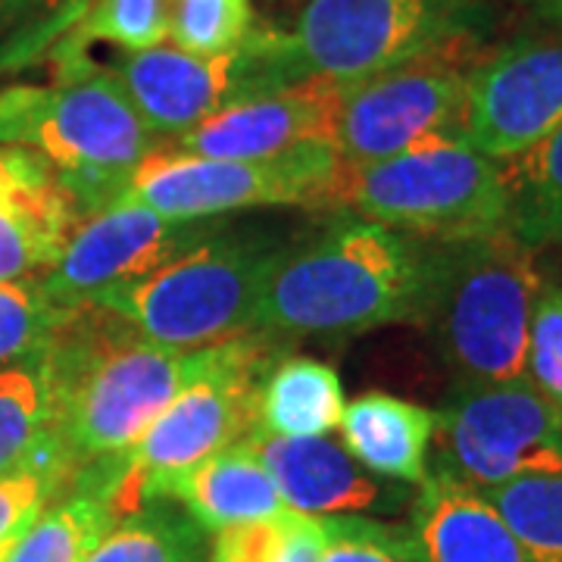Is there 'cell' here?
Segmentation results:
<instances>
[{"label": "cell", "mask_w": 562, "mask_h": 562, "mask_svg": "<svg viewBox=\"0 0 562 562\" xmlns=\"http://www.w3.org/2000/svg\"><path fill=\"white\" fill-rule=\"evenodd\" d=\"M232 344L235 338L176 350L140 338L101 306L69 310L44 344V360L54 384L57 438L72 472L132 450L184 387L228 360Z\"/></svg>", "instance_id": "6da1fadb"}, {"label": "cell", "mask_w": 562, "mask_h": 562, "mask_svg": "<svg viewBox=\"0 0 562 562\" xmlns=\"http://www.w3.org/2000/svg\"><path fill=\"white\" fill-rule=\"evenodd\" d=\"M422 281L425 241L341 213L288 247L262 291L254 331L291 341L413 322Z\"/></svg>", "instance_id": "7a4b0ae2"}, {"label": "cell", "mask_w": 562, "mask_h": 562, "mask_svg": "<svg viewBox=\"0 0 562 562\" xmlns=\"http://www.w3.org/2000/svg\"><path fill=\"white\" fill-rule=\"evenodd\" d=\"M541 288L535 250L509 232L425 241L419 325L457 384L525 379L528 322Z\"/></svg>", "instance_id": "3957f363"}, {"label": "cell", "mask_w": 562, "mask_h": 562, "mask_svg": "<svg viewBox=\"0 0 562 562\" xmlns=\"http://www.w3.org/2000/svg\"><path fill=\"white\" fill-rule=\"evenodd\" d=\"M297 232L272 222H222L198 247L88 306L128 322L140 338L201 350L254 331L262 291Z\"/></svg>", "instance_id": "277c9868"}, {"label": "cell", "mask_w": 562, "mask_h": 562, "mask_svg": "<svg viewBox=\"0 0 562 562\" xmlns=\"http://www.w3.org/2000/svg\"><path fill=\"white\" fill-rule=\"evenodd\" d=\"M0 144L50 162L85 216L120 201L132 172L160 150L110 69L0 88Z\"/></svg>", "instance_id": "5b68a950"}, {"label": "cell", "mask_w": 562, "mask_h": 562, "mask_svg": "<svg viewBox=\"0 0 562 562\" xmlns=\"http://www.w3.org/2000/svg\"><path fill=\"white\" fill-rule=\"evenodd\" d=\"M338 210L379 222L419 241H462L506 232L501 162L462 135H443L391 160L341 166L313 210Z\"/></svg>", "instance_id": "8992f818"}, {"label": "cell", "mask_w": 562, "mask_h": 562, "mask_svg": "<svg viewBox=\"0 0 562 562\" xmlns=\"http://www.w3.org/2000/svg\"><path fill=\"white\" fill-rule=\"evenodd\" d=\"M281 338L247 331L235 338L228 360L203 382L184 387L162 409L132 450L113 460L91 462L72 475L110 497L122 513L150 501L157 484L228 450L257 428L260 391L269 369L281 360Z\"/></svg>", "instance_id": "52a82bcc"}, {"label": "cell", "mask_w": 562, "mask_h": 562, "mask_svg": "<svg viewBox=\"0 0 562 562\" xmlns=\"http://www.w3.org/2000/svg\"><path fill=\"white\" fill-rule=\"evenodd\" d=\"M487 0H303L288 44L303 79L353 85L450 47H479Z\"/></svg>", "instance_id": "ba28073f"}, {"label": "cell", "mask_w": 562, "mask_h": 562, "mask_svg": "<svg viewBox=\"0 0 562 562\" xmlns=\"http://www.w3.org/2000/svg\"><path fill=\"white\" fill-rule=\"evenodd\" d=\"M116 76L144 125L157 138H179L203 120L241 101H254L303 81L288 32L254 25V32L228 54L198 57L172 44L120 54Z\"/></svg>", "instance_id": "9c48e42d"}, {"label": "cell", "mask_w": 562, "mask_h": 562, "mask_svg": "<svg viewBox=\"0 0 562 562\" xmlns=\"http://www.w3.org/2000/svg\"><path fill=\"white\" fill-rule=\"evenodd\" d=\"M338 169L335 147L310 144L266 160H213L154 150L116 203H140L169 220H220L241 210L313 206Z\"/></svg>", "instance_id": "30bf717a"}, {"label": "cell", "mask_w": 562, "mask_h": 562, "mask_svg": "<svg viewBox=\"0 0 562 562\" xmlns=\"http://www.w3.org/2000/svg\"><path fill=\"white\" fill-rule=\"evenodd\" d=\"M438 462L479 491L562 475V413L535 384H453L438 409Z\"/></svg>", "instance_id": "8fae6325"}, {"label": "cell", "mask_w": 562, "mask_h": 562, "mask_svg": "<svg viewBox=\"0 0 562 562\" xmlns=\"http://www.w3.org/2000/svg\"><path fill=\"white\" fill-rule=\"evenodd\" d=\"M475 47H450L372 79L353 81L335 128L341 166H369L443 135H460Z\"/></svg>", "instance_id": "7c38bea8"}, {"label": "cell", "mask_w": 562, "mask_h": 562, "mask_svg": "<svg viewBox=\"0 0 562 562\" xmlns=\"http://www.w3.org/2000/svg\"><path fill=\"white\" fill-rule=\"evenodd\" d=\"M562 122V35L525 29L472 63L460 135L494 162L513 160Z\"/></svg>", "instance_id": "4fadbf2b"}, {"label": "cell", "mask_w": 562, "mask_h": 562, "mask_svg": "<svg viewBox=\"0 0 562 562\" xmlns=\"http://www.w3.org/2000/svg\"><path fill=\"white\" fill-rule=\"evenodd\" d=\"M220 220H169L140 203H113L79 222L57 262L38 276L60 310L88 306L103 291L162 269L220 228Z\"/></svg>", "instance_id": "5bb4252c"}, {"label": "cell", "mask_w": 562, "mask_h": 562, "mask_svg": "<svg viewBox=\"0 0 562 562\" xmlns=\"http://www.w3.org/2000/svg\"><path fill=\"white\" fill-rule=\"evenodd\" d=\"M347 81L310 76L291 88L241 101L172 138V150L213 160H266L297 147H335Z\"/></svg>", "instance_id": "9a60e30c"}, {"label": "cell", "mask_w": 562, "mask_h": 562, "mask_svg": "<svg viewBox=\"0 0 562 562\" xmlns=\"http://www.w3.org/2000/svg\"><path fill=\"white\" fill-rule=\"evenodd\" d=\"M266 465L288 509L306 516H391L406 506V484L379 479L328 435L281 438L262 428L238 441Z\"/></svg>", "instance_id": "2e32d148"}, {"label": "cell", "mask_w": 562, "mask_h": 562, "mask_svg": "<svg viewBox=\"0 0 562 562\" xmlns=\"http://www.w3.org/2000/svg\"><path fill=\"white\" fill-rule=\"evenodd\" d=\"M85 220L50 162L0 144V281L44 276Z\"/></svg>", "instance_id": "e0dca14e"}, {"label": "cell", "mask_w": 562, "mask_h": 562, "mask_svg": "<svg viewBox=\"0 0 562 562\" xmlns=\"http://www.w3.org/2000/svg\"><path fill=\"white\" fill-rule=\"evenodd\" d=\"M409 528L428 562H535L482 491L438 460L409 503Z\"/></svg>", "instance_id": "ac0fdd59"}, {"label": "cell", "mask_w": 562, "mask_h": 562, "mask_svg": "<svg viewBox=\"0 0 562 562\" xmlns=\"http://www.w3.org/2000/svg\"><path fill=\"white\" fill-rule=\"evenodd\" d=\"M344 447L379 479L419 487L428 475V450L438 435V409L369 391L344 406Z\"/></svg>", "instance_id": "d6986e66"}, {"label": "cell", "mask_w": 562, "mask_h": 562, "mask_svg": "<svg viewBox=\"0 0 562 562\" xmlns=\"http://www.w3.org/2000/svg\"><path fill=\"white\" fill-rule=\"evenodd\" d=\"M154 497L179 503L206 535H216L228 525L279 516L288 509L266 465L254 453H247L241 443L166 479L157 484L150 501Z\"/></svg>", "instance_id": "ffe728a7"}, {"label": "cell", "mask_w": 562, "mask_h": 562, "mask_svg": "<svg viewBox=\"0 0 562 562\" xmlns=\"http://www.w3.org/2000/svg\"><path fill=\"white\" fill-rule=\"evenodd\" d=\"M25 469L76 475L57 438L54 384L44 350L0 366V479Z\"/></svg>", "instance_id": "44dd1931"}, {"label": "cell", "mask_w": 562, "mask_h": 562, "mask_svg": "<svg viewBox=\"0 0 562 562\" xmlns=\"http://www.w3.org/2000/svg\"><path fill=\"white\" fill-rule=\"evenodd\" d=\"M344 387L328 362L281 357L260 391L257 428L281 438H316L341 425Z\"/></svg>", "instance_id": "7402d4cb"}, {"label": "cell", "mask_w": 562, "mask_h": 562, "mask_svg": "<svg viewBox=\"0 0 562 562\" xmlns=\"http://www.w3.org/2000/svg\"><path fill=\"white\" fill-rule=\"evenodd\" d=\"M506 232L531 250L562 247V122L519 157L501 162Z\"/></svg>", "instance_id": "603a6c76"}, {"label": "cell", "mask_w": 562, "mask_h": 562, "mask_svg": "<svg viewBox=\"0 0 562 562\" xmlns=\"http://www.w3.org/2000/svg\"><path fill=\"white\" fill-rule=\"evenodd\" d=\"M116 519L120 509L110 497L69 482L22 531L3 562H85Z\"/></svg>", "instance_id": "cb8c5ba5"}, {"label": "cell", "mask_w": 562, "mask_h": 562, "mask_svg": "<svg viewBox=\"0 0 562 562\" xmlns=\"http://www.w3.org/2000/svg\"><path fill=\"white\" fill-rule=\"evenodd\" d=\"M169 3L172 0H94L47 50V57L57 63V76L91 72L88 50L94 44H110L120 54L169 44Z\"/></svg>", "instance_id": "d4e9b609"}, {"label": "cell", "mask_w": 562, "mask_h": 562, "mask_svg": "<svg viewBox=\"0 0 562 562\" xmlns=\"http://www.w3.org/2000/svg\"><path fill=\"white\" fill-rule=\"evenodd\" d=\"M85 562H210V547L179 503L154 497L122 513Z\"/></svg>", "instance_id": "484cf974"}, {"label": "cell", "mask_w": 562, "mask_h": 562, "mask_svg": "<svg viewBox=\"0 0 562 562\" xmlns=\"http://www.w3.org/2000/svg\"><path fill=\"white\" fill-rule=\"evenodd\" d=\"M325 547L322 516L284 509L213 535L210 562H319Z\"/></svg>", "instance_id": "4316f807"}, {"label": "cell", "mask_w": 562, "mask_h": 562, "mask_svg": "<svg viewBox=\"0 0 562 562\" xmlns=\"http://www.w3.org/2000/svg\"><path fill=\"white\" fill-rule=\"evenodd\" d=\"M535 562H562V475H525L482 491Z\"/></svg>", "instance_id": "83f0119b"}, {"label": "cell", "mask_w": 562, "mask_h": 562, "mask_svg": "<svg viewBox=\"0 0 562 562\" xmlns=\"http://www.w3.org/2000/svg\"><path fill=\"white\" fill-rule=\"evenodd\" d=\"M91 3L94 0H0V72L47 54Z\"/></svg>", "instance_id": "f1b7e54d"}, {"label": "cell", "mask_w": 562, "mask_h": 562, "mask_svg": "<svg viewBox=\"0 0 562 562\" xmlns=\"http://www.w3.org/2000/svg\"><path fill=\"white\" fill-rule=\"evenodd\" d=\"M257 25L254 0H172L169 44L184 54L220 57L241 44Z\"/></svg>", "instance_id": "f546056e"}, {"label": "cell", "mask_w": 562, "mask_h": 562, "mask_svg": "<svg viewBox=\"0 0 562 562\" xmlns=\"http://www.w3.org/2000/svg\"><path fill=\"white\" fill-rule=\"evenodd\" d=\"M322 525L319 562H428L409 525L372 516H322Z\"/></svg>", "instance_id": "4dcf8cb0"}, {"label": "cell", "mask_w": 562, "mask_h": 562, "mask_svg": "<svg viewBox=\"0 0 562 562\" xmlns=\"http://www.w3.org/2000/svg\"><path fill=\"white\" fill-rule=\"evenodd\" d=\"M66 313L47 301L41 279L0 281V366L44 350Z\"/></svg>", "instance_id": "1f68e13d"}, {"label": "cell", "mask_w": 562, "mask_h": 562, "mask_svg": "<svg viewBox=\"0 0 562 562\" xmlns=\"http://www.w3.org/2000/svg\"><path fill=\"white\" fill-rule=\"evenodd\" d=\"M525 379L562 413V281L541 279L528 322Z\"/></svg>", "instance_id": "d6a6232c"}, {"label": "cell", "mask_w": 562, "mask_h": 562, "mask_svg": "<svg viewBox=\"0 0 562 562\" xmlns=\"http://www.w3.org/2000/svg\"><path fill=\"white\" fill-rule=\"evenodd\" d=\"M69 482L72 475L60 469H25L0 479V557L10 553L22 531Z\"/></svg>", "instance_id": "836d02e7"}, {"label": "cell", "mask_w": 562, "mask_h": 562, "mask_svg": "<svg viewBox=\"0 0 562 562\" xmlns=\"http://www.w3.org/2000/svg\"><path fill=\"white\" fill-rule=\"evenodd\" d=\"M522 3L535 25L562 35V0H522Z\"/></svg>", "instance_id": "e575fe53"}, {"label": "cell", "mask_w": 562, "mask_h": 562, "mask_svg": "<svg viewBox=\"0 0 562 562\" xmlns=\"http://www.w3.org/2000/svg\"><path fill=\"white\" fill-rule=\"evenodd\" d=\"M3 560H7V557H0V562H3Z\"/></svg>", "instance_id": "d590c367"}]
</instances>
